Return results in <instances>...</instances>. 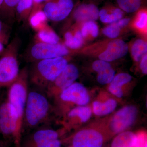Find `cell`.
Segmentation results:
<instances>
[{
	"instance_id": "cell-1",
	"label": "cell",
	"mask_w": 147,
	"mask_h": 147,
	"mask_svg": "<svg viewBox=\"0 0 147 147\" xmlns=\"http://www.w3.org/2000/svg\"><path fill=\"white\" fill-rule=\"evenodd\" d=\"M28 69L24 67L20 71L18 78L9 87L7 100L16 113V123L14 144H20L24 127V113L28 93Z\"/></svg>"
},
{
	"instance_id": "cell-2",
	"label": "cell",
	"mask_w": 147,
	"mask_h": 147,
	"mask_svg": "<svg viewBox=\"0 0 147 147\" xmlns=\"http://www.w3.org/2000/svg\"><path fill=\"white\" fill-rule=\"evenodd\" d=\"M33 63L28 70L29 80L35 86L45 90L68 64L65 57L41 60Z\"/></svg>"
},
{
	"instance_id": "cell-3",
	"label": "cell",
	"mask_w": 147,
	"mask_h": 147,
	"mask_svg": "<svg viewBox=\"0 0 147 147\" xmlns=\"http://www.w3.org/2000/svg\"><path fill=\"white\" fill-rule=\"evenodd\" d=\"M51 106L47 96L41 92H28L25 113L24 124L27 128H35L47 121Z\"/></svg>"
},
{
	"instance_id": "cell-4",
	"label": "cell",
	"mask_w": 147,
	"mask_h": 147,
	"mask_svg": "<svg viewBox=\"0 0 147 147\" xmlns=\"http://www.w3.org/2000/svg\"><path fill=\"white\" fill-rule=\"evenodd\" d=\"M21 40L18 37L13 38L0 55V90L9 87L19 75L18 51Z\"/></svg>"
},
{
	"instance_id": "cell-5",
	"label": "cell",
	"mask_w": 147,
	"mask_h": 147,
	"mask_svg": "<svg viewBox=\"0 0 147 147\" xmlns=\"http://www.w3.org/2000/svg\"><path fill=\"white\" fill-rule=\"evenodd\" d=\"M69 53L68 48L60 42L51 44L34 41L27 50L25 57L28 61L34 62L41 60L66 57Z\"/></svg>"
},
{
	"instance_id": "cell-6",
	"label": "cell",
	"mask_w": 147,
	"mask_h": 147,
	"mask_svg": "<svg viewBox=\"0 0 147 147\" xmlns=\"http://www.w3.org/2000/svg\"><path fill=\"white\" fill-rule=\"evenodd\" d=\"M79 76L78 69L73 64H68L55 81L45 89L46 96L49 98L59 95L63 90L74 83Z\"/></svg>"
},
{
	"instance_id": "cell-7",
	"label": "cell",
	"mask_w": 147,
	"mask_h": 147,
	"mask_svg": "<svg viewBox=\"0 0 147 147\" xmlns=\"http://www.w3.org/2000/svg\"><path fill=\"white\" fill-rule=\"evenodd\" d=\"M16 113L7 101L0 103V133L6 140L14 142L16 135Z\"/></svg>"
},
{
	"instance_id": "cell-8",
	"label": "cell",
	"mask_w": 147,
	"mask_h": 147,
	"mask_svg": "<svg viewBox=\"0 0 147 147\" xmlns=\"http://www.w3.org/2000/svg\"><path fill=\"white\" fill-rule=\"evenodd\" d=\"M74 7L73 0H50L42 7L48 20L58 22L69 15Z\"/></svg>"
},
{
	"instance_id": "cell-9",
	"label": "cell",
	"mask_w": 147,
	"mask_h": 147,
	"mask_svg": "<svg viewBox=\"0 0 147 147\" xmlns=\"http://www.w3.org/2000/svg\"><path fill=\"white\" fill-rule=\"evenodd\" d=\"M137 108L133 105H127L117 112L110 123L111 130L115 133L123 131L132 125L137 115Z\"/></svg>"
},
{
	"instance_id": "cell-10",
	"label": "cell",
	"mask_w": 147,
	"mask_h": 147,
	"mask_svg": "<svg viewBox=\"0 0 147 147\" xmlns=\"http://www.w3.org/2000/svg\"><path fill=\"white\" fill-rule=\"evenodd\" d=\"M59 96L63 102L79 105H86L90 100V96L86 88L78 83H73L63 90Z\"/></svg>"
},
{
	"instance_id": "cell-11",
	"label": "cell",
	"mask_w": 147,
	"mask_h": 147,
	"mask_svg": "<svg viewBox=\"0 0 147 147\" xmlns=\"http://www.w3.org/2000/svg\"><path fill=\"white\" fill-rule=\"evenodd\" d=\"M103 138L96 130L86 129L77 132L72 140L73 147H101Z\"/></svg>"
},
{
	"instance_id": "cell-12",
	"label": "cell",
	"mask_w": 147,
	"mask_h": 147,
	"mask_svg": "<svg viewBox=\"0 0 147 147\" xmlns=\"http://www.w3.org/2000/svg\"><path fill=\"white\" fill-rule=\"evenodd\" d=\"M59 137V133L55 130L47 127L40 129L27 136L21 143V147H35Z\"/></svg>"
},
{
	"instance_id": "cell-13",
	"label": "cell",
	"mask_w": 147,
	"mask_h": 147,
	"mask_svg": "<svg viewBox=\"0 0 147 147\" xmlns=\"http://www.w3.org/2000/svg\"><path fill=\"white\" fill-rule=\"evenodd\" d=\"M128 51V45L123 40L114 39L109 43L106 50L99 55L100 60L111 62L124 57Z\"/></svg>"
},
{
	"instance_id": "cell-14",
	"label": "cell",
	"mask_w": 147,
	"mask_h": 147,
	"mask_svg": "<svg viewBox=\"0 0 147 147\" xmlns=\"http://www.w3.org/2000/svg\"><path fill=\"white\" fill-rule=\"evenodd\" d=\"M99 12L97 7L94 4H82L74 11V18L79 22L94 21L99 18Z\"/></svg>"
},
{
	"instance_id": "cell-15",
	"label": "cell",
	"mask_w": 147,
	"mask_h": 147,
	"mask_svg": "<svg viewBox=\"0 0 147 147\" xmlns=\"http://www.w3.org/2000/svg\"><path fill=\"white\" fill-rule=\"evenodd\" d=\"M93 69L98 74L97 81L101 85L110 84L115 74V71L108 62L101 60L95 61Z\"/></svg>"
},
{
	"instance_id": "cell-16",
	"label": "cell",
	"mask_w": 147,
	"mask_h": 147,
	"mask_svg": "<svg viewBox=\"0 0 147 147\" xmlns=\"http://www.w3.org/2000/svg\"><path fill=\"white\" fill-rule=\"evenodd\" d=\"M132 77L127 73H122L115 76L108 87L110 93L118 98H121L123 96V86L130 82Z\"/></svg>"
},
{
	"instance_id": "cell-17",
	"label": "cell",
	"mask_w": 147,
	"mask_h": 147,
	"mask_svg": "<svg viewBox=\"0 0 147 147\" xmlns=\"http://www.w3.org/2000/svg\"><path fill=\"white\" fill-rule=\"evenodd\" d=\"M33 6V0H20L15 9V18L19 23L27 24L28 22Z\"/></svg>"
},
{
	"instance_id": "cell-18",
	"label": "cell",
	"mask_w": 147,
	"mask_h": 147,
	"mask_svg": "<svg viewBox=\"0 0 147 147\" xmlns=\"http://www.w3.org/2000/svg\"><path fill=\"white\" fill-rule=\"evenodd\" d=\"M60 40L58 35L48 24L36 32L34 37L35 42L47 44H57L60 43Z\"/></svg>"
},
{
	"instance_id": "cell-19",
	"label": "cell",
	"mask_w": 147,
	"mask_h": 147,
	"mask_svg": "<svg viewBox=\"0 0 147 147\" xmlns=\"http://www.w3.org/2000/svg\"><path fill=\"white\" fill-rule=\"evenodd\" d=\"M48 19L45 16L42 7L32 11L28 19L30 26L37 32L47 24Z\"/></svg>"
},
{
	"instance_id": "cell-20",
	"label": "cell",
	"mask_w": 147,
	"mask_h": 147,
	"mask_svg": "<svg viewBox=\"0 0 147 147\" xmlns=\"http://www.w3.org/2000/svg\"><path fill=\"white\" fill-rule=\"evenodd\" d=\"M129 21L130 18H124L111 23L103 29L102 33L110 38H116L120 33L121 29L127 26Z\"/></svg>"
},
{
	"instance_id": "cell-21",
	"label": "cell",
	"mask_w": 147,
	"mask_h": 147,
	"mask_svg": "<svg viewBox=\"0 0 147 147\" xmlns=\"http://www.w3.org/2000/svg\"><path fill=\"white\" fill-rule=\"evenodd\" d=\"M117 106V101L113 99H108L103 102L96 101L93 103V110L96 115H105L112 113Z\"/></svg>"
},
{
	"instance_id": "cell-22",
	"label": "cell",
	"mask_w": 147,
	"mask_h": 147,
	"mask_svg": "<svg viewBox=\"0 0 147 147\" xmlns=\"http://www.w3.org/2000/svg\"><path fill=\"white\" fill-rule=\"evenodd\" d=\"M136 134L131 131H125L114 139L112 147H134Z\"/></svg>"
},
{
	"instance_id": "cell-23",
	"label": "cell",
	"mask_w": 147,
	"mask_h": 147,
	"mask_svg": "<svg viewBox=\"0 0 147 147\" xmlns=\"http://www.w3.org/2000/svg\"><path fill=\"white\" fill-rule=\"evenodd\" d=\"M64 45L70 49H79L84 44V37L80 31L78 30L74 34L71 32H67L65 34Z\"/></svg>"
},
{
	"instance_id": "cell-24",
	"label": "cell",
	"mask_w": 147,
	"mask_h": 147,
	"mask_svg": "<svg viewBox=\"0 0 147 147\" xmlns=\"http://www.w3.org/2000/svg\"><path fill=\"white\" fill-rule=\"evenodd\" d=\"M123 12L120 9L117 8L109 11L106 9L99 11V17L102 23L111 24L122 18Z\"/></svg>"
},
{
	"instance_id": "cell-25",
	"label": "cell",
	"mask_w": 147,
	"mask_h": 147,
	"mask_svg": "<svg viewBox=\"0 0 147 147\" xmlns=\"http://www.w3.org/2000/svg\"><path fill=\"white\" fill-rule=\"evenodd\" d=\"M91 115V109L89 107L80 105L69 111L67 116L69 119L77 117L82 122H86L89 119Z\"/></svg>"
},
{
	"instance_id": "cell-26",
	"label": "cell",
	"mask_w": 147,
	"mask_h": 147,
	"mask_svg": "<svg viewBox=\"0 0 147 147\" xmlns=\"http://www.w3.org/2000/svg\"><path fill=\"white\" fill-rule=\"evenodd\" d=\"M20 0H3L1 16L7 21H12L15 19L16 5Z\"/></svg>"
},
{
	"instance_id": "cell-27",
	"label": "cell",
	"mask_w": 147,
	"mask_h": 147,
	"mask_svg": "<svg viewBox=\"0 0 147 147\" xmlns=\"http://www.w3.org/2000/svg\"><path fill=\"white\" fill-rule=\"evenodd\" d=\"M147 42L143 40L138 39L133 43L131 48V53L134 60L140 62L147 55Z\"/></svg>"
},
{
	"instance_id": "cell-28",
	"label": "cell",
	"mask_w": 147,
	"mask_h": 147,
	"mask_svg": "<svg viewBox=\"0 0 147 147\" xmlns=\"http://www.w3.org/2000/svg\"><path fill=\"white\" fill-rule=\"evenodd\" d=\"M120 9L127 13L136 12L140 8L142 0H117Z\"/></svg>"
},
{
	"instance_id": "cell-29",
	"label": "cell",
	"mask_w": 147,
	"mask_h": 147,
	"mask_svg": "<svg viewBox=\"0 0 147 147\" xmlns=\"http://www.w3.org/2000/svg\"><path fill=\"white\" fill-rule=\"evenodd\" d=\"M83 37H86L90 34L93 37H96L99 33V29L94 21L84 22L81 31Z\"/></svg>"
},
{
	"instance_id": "cell-30",
	"label": "cell",
	"mask_w": 147,
	"mask_h": 147,
	"mask_svg": "<svg viewBox=\"0 0 147 147\" xmlns=\"http://www.w3.org/2000/svg\"><path fill=\"white\" fill-rule=\"evenodd\" d=\"M147 13L145 10H142L138 13L135 26L138 28L143 29L147 26Z\"/></svg>"
},
{
	"instance_id": "cell-31",
	"label": "cell",
	"mask_w": 147,
	"mask_h": 147,
	"mask_svg": "<svg viewBox=\"0 0 147 147\" xmlns=\"http://www.w3.org/2000/svg\"><path fill=\"white\" fill-rule=\"evenodd\" d=\"M9 34L7 26L0 19V41L6 45L8 43Z\"/></svg>"
},
{
	"instance_id": "cell-32",
	"label": "cell",
	"mask_w": 147,
	"mask_h": 147,
	"mask_svg": "<svg viewBox=\"0 0 147 147\" xmlns=\"http://www.w3.org/2000/svg\"><path fill=\"white\" fill-rule=\"evenodd\" d=\"M147 144V135L145 132H139L136 134L134 147H145Z\"/></svg>"
},
{
	"instance_id": "cell-33",
	"label": "cell",
	"mask_w": 147,
	"mask_h": 147,
	"mask_svg": "<svg viewBox=\"0 0 147 147\" xmlns=\"http://www.w3.org/2000/svg\"><path fill=\"white\" fill-rule=\"evenodd\" d=\"M61 142L59 139L49 141L35 147H61Z\"/></svg>"
},
{
	"instance_id": "cell-34",
	"label": "cell",
	"mask_w": 147,
	"mask_h": 147,
	"mask_svg": "<svg viewBox=\"0 0 147 147\" xmlns=\"http://www.w3.org/2000/svg\"><path fill=\"white\" fill-rule=\"evenodd\" d=\"M140 62V67L142 73L145 74H147V56L145 55L142 58Z\"/></svg>"
},
{
	"instance_id": "cell-35",
	"label": "cell",
	"mask_w": 147,
	"mask_h": 147,
	"mask_svg": "<svg viewBox=\"0 0 147 147\" xmlns=\"http://www.w3.org/2000/svg\"><path fill=\"white\" fill-rule=\"evenodd\" d=\"M33 6L32 10H34L37 9L42 7L43 5L50 0H33Z\"/></svg>"
},
{
	"instance_id": "cell-36",
	"label": "cell",
	"mask_w": 147,
	"mask_h": 147,
	"mask_svg": "<svg viewBox=\"0 0 147 147\" xmlns=\"http://www.w3.org/2000/svg\"><path fill=\"white\" fill-rule=\"evenodd\" d=\"M4 45L3 43L0 41V55H1L3 51H4L5 49V48L4 47Z\"/></svg>"
},
{
	"instance_id": "cell-37",
	"label": "cell",
	"mask_w": 147,
	"mask_h": 147,
	"mask_svg": "<svg viewBox=\"0 0 147 147\" xmlns=\"http://www.w3.org/2000/svg\"><path fill=\"white\" fill-rule=\"evenodd\" d=\"M3 3V0H0V16H1V13Z\"/></svg>"
},
{
	"instance_id": "cell-38",
	"label": "cell",
	"mask_w": 147,
	"mask_h": 147,
	"mask_svg": "<svg viewBox=\"0 0 147 147\" xmlns=\"http://www.w3.org/2000/svg\"><path fill=\"white\" fill-rule=\"evenodd\" d=\"M0 147H8L7 145L4 142H0Z\"/></svg>"
},
{
	"instance_id": "cell-39",
	"label": "cell",
	"mask_w": 147,
	"mask_h": 147,
	"mask_svg": "<svg viewBox=\"0 0 147 147\" xmlns=\"http://www.w3.org/2000/svg\"><path fill=\"white\" fill-rule=\"evenodd\" d=\"M0 134H1V133H0Z\"/></svg>"
}]
</instances>
